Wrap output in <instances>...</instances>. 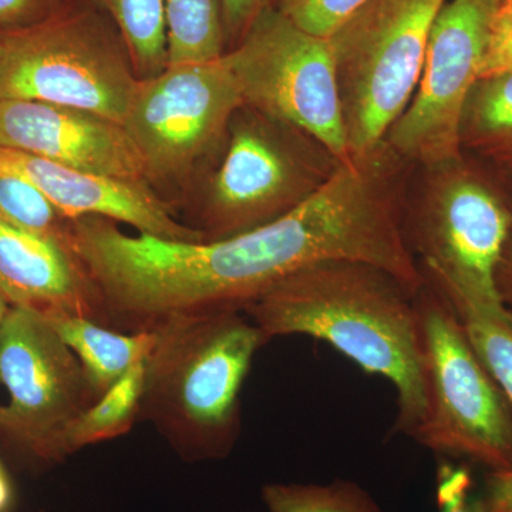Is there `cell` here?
Masks as SVG:
<instances>
[{
	"label": "cell",
	"instance_id": "6da1fadb",
	"mask_svg": "<svg viewBox=\"0 0 512 512\" xmlns=\"http://www.w3.org/2000/svg\"><path fill=\"white\" fill-rule=\"evenodd\" d=\"M66 242L93 286L103 325L138 333L244 312L289 276L322 262L380 264L389 225L372 185L339 168L295 210L235 237L170 241L84 217L69 221Z\"/></svg>",
	"mask_w": 512,
	"mask_h": 512
},
{
	"label": "cell",
	"instance_id": "7a4b0ae2",
	"mask_svg": "<svg viewBox=\"0 0 512 512\" xmlns=\"http://www.w3.org/2000/svg\"><path fill=\"white\" fill-rule=\"evenodd\" d=\"M268 340L303 335L328 343L396 390L393 431L413 437L426 414L414 295L377 266L328 261L309 266L244 309Z\"/></svg>",
	"mask_w": 512,
	"mask_h": 512
},
{
	"label": "cell",
	"instance_id": "3957f363",
	"mask_svg": "<svg viewBox=\"0 0 512 512\" xmlns=\"http://www.w3.org/2000/svg\"><path fill=\"white\" fill-rule=\"evenodd\" d=\"M156 333L140 420L188 463L224 460L241 434L242 386L268 338L244 312L180 320Z\"/></svg>",
	"mask_w": 512,
	"mask_h": 512
},
{
	"label": "cell",
	"instance_id": "277c9868",
	"mask_svg": "<svg viewBox=\"0 0 512 512\" xmlns=\"http://www.w3.org/2000/svg\"><path fill=\"white\" fill-rule=\"evenodd\" d=\"M423 170V183L412 198L406 195L403 214L404 237L421 274L458 318L512 325L495 282L511 208L461 158Z\"/></svg>",
	"mask_w": 512,
	"mask_h": 512
},
{
	"label": "cell",
	"instance_id": "5b68a950",
	"mask_svg": "<svg viewBox=\"0 0 512 512\" xmlns=\"http://www.w3.org/2000/svg\"><path fill=\"white\" fill-rule=\"evenodd\" d=\"M426 414L413 439L443 457L488 471L512 468V409L464 323L437 289L414 296Z\"/></svg>",
	"mask_w": 512,
	"mask_h": 512
},
{
	"label": "cell",
	"instance_id": "8992f818",
	"mask_svg": "<svg viewBox=\"0 0 512 512\" xmlns=\"http://www.w3.org/2000/svg\"><path fill=\"white\" fill-rule=\"evenodd\" d=\"M447 0H367L329 36L350 156L384 141L419 83Z\"/></svg>",
	"mask_w": 512,
	"mask_h": 512
},
{
	"label": "cell",
	"instance_id": "52a82bcc",
	"mask_svg": "<svg viewBox=\"0 0 512 512\" xmlns=\"http://www.w3.org/2000/svg\"><path fill=\"white\" fill-rule=\"evenodd\" d=\"M3 40L0 100L57 104L124 123L138 79L106 13L63 12Z\"/></svg>",
	"mask_w": 512,
	"mask_h": 512
},
{
	"label": "cell",
	"instance_id": "ba28073f",
	"mask_svg": "<svg viewBox=\"0 0 512 512\" xmlns=\"http://www.w3.org/2000/svg\"><path fill=\"white\" fill-rule=\"evenodd\" d=\"M212 180L198 232L202 241L244 234L284 217L336 173L338 158L299 128L241 107Z\"/></svg>",
	"mask_w": 512,
	"mask_h": 512
},
{
	"label": "cell",
	"instance_id": "9c48e42d",
	"mask_svg": "<svg viewBox=\"0 0 512 512\" xmlns=\"http://www.w3.org/2000/svg\"><path fill=\"white\" fill-rule=\"evenodd\" d=\"M0 446L30 468L45 470L70 457L67 431L94 402L79 359L49 320L10 308L0 323Z\"/></svg>",
	"mask_w": 512,
	"mask_h": 512
},
{
	"label": "cell",
	"instance_id": "30bf717a",
	"mask_svg": "<svg viewBox=\"0 0 512 512\" xmlns=\"http://www.w3.org/2000/svg\"><path fill=\"white\" fill-rule=\"evenodd\" d=\"M224 59L245 106L305 131L339 161L349 160L329 37L306 32L274 6L254 20Z\"/></svg>",
	"mask_w": 512,
	"mask_h": 512
},
{
	"label": "cell",
	"instance_id": "8fae6325",
	"mask_svg": "<svg viewBox=\"0 0 512 512\" xmlns=\"http://www.w3.org/2000/svg\"><path fill=\"white\" fill-rule=\"evenodd\" d=\"M491 5L447 0L434 20L416 92L384 137L404 163L424 168L461 158V124L480 76Z\"/></svg>",
	"mask_w": 512,
	"mask_h": 512
},
{
	"label": "cell",
	"instance_id": "7c38bea8",
	"mask_svg": "<svg viewBox=\"0 0 512 512\" xmlns=\"http://www.w3.org/2000/svg\"><path fill=\"white\" fill-rule=\"evenodd\" d=\"M244 97L224 56L212 62L167 66L138 80L123 126L147 174L188 170L227 133Z\"/></svg>",
	"mask_w": 512,
	"mask_h": 512
},
{
	"label": "cell",
	"instance_id": "4fadbf2b",
	"mask_svg": "<svg viewBox=\"0 0 512 512\" xmlns=\"http://www.w3.org/2000/svg\"><path fill=\"white\" fill-rule=\"evenodd\" d=\"M0 147L101 177L144 181L148 175L123 124L73 107L0 100Z\"/></svg>",
	"mask_w": 512,
	"mask_h": 512
},
{
	"label": "cell",
	"instance_id": "5bb4252c",
	"mask_svg": "<svg viewBox=\"0 0 512 512\" xmlns=\"http://www.w3.org/2000/svg\"><path fill=\"white\" fill-rule=\"evenodd\" d=\"M0 177L20 178L32 184L67 221L100 217L130 225L138 234L170 241H202L200 232L177 221L170 207L143 181L84 173L6 147H0Z\"/></svg>",
	"mask_w": 512,
	"mask_h": 512
},
{
	"label": "cell",
	"instance_id": "9a60e30c",
	"mask_svg": "<svg viewBox=\"0 0 512 512\" xmlns=\"http://www.w3.org/2000/svg\"><path fill=\"white\" fill-rule=\"evenodd\" d=\"M0 295L10 308L79 316L103 325L89 278L63 239L32 234L0 220Z\"/></svg>",
	"mask_w": 512,
	"mask_h": 512
},
{
	"label": "cell",
	"instance_id": "2e32d148",
	"mask_svg": "<svg viewBox=\"0 0 512 512\" xmlns=\"http://www.w3.org/2000/svg\"><path fill=\"white\" fill-rule=\"evenodd\" d=\"M47 320L79 359L94 400L131 367L147 360L158 339L156 332H120L79 316L63 315Z\"/></svg>",
	"mask_w": 512,
	"mask_h": 512
},
{
	"label": "cell",
	"instance_id": "e0dca14e",
	"mask_svg": "<svg viewBox=\"0 0 512 512\" xmlns=\"http://www.w3.org/2000/svg\"><path fill=\"white\" fill-rule=\"evenodd\" d=\"M167 66L198 64L225 55L222 0H164Z\"/></svg>",
	"mask_w": 512,
	"mask_h": 512
},
{
	"label": "cell",
	"instance_id": "ac0fdd59",
	"mask_svg": "<svg viewBox=\"0 0 512 512\" xmlns=\"http://www.w3.org/2000/svg\"><path fill=\"white\" fill-rule=\"evenodd\" d=\"M146 384V360L137 363L99 399L94 400L67 431L70 456L84 447L124 436L140 420Z\"/></svg>",
	"mask_w": 512,
	"mask_h": 512
},
{
	"label": "cell",
	"instance_id": "d6986e66",
	"mask_svg": "<svg viewBox=\"0 0 512 512\" xmlns=\"http://www.w3.org/2000/svg\"><path fill=\"white\" fill-rule=\"evenodd\" d=\"M461 146L512 167V72L478 80L468 96Z\"/></svg>",
	"mask_w": 512,
	"mask_h": 512
},
{
	"label": "cell",
	"instance_id": "ffe728a7",
	"mask_svg": "<svg viewBox=\"0 0 512 512\" xmlns=\"http://www.w3.org/2000/svg\"><path fill=\"white\" fill-rule=\"evenodd\" d=\"M106 13L126 45L137 79H148L167 67L164 0H92Z\"/></svg>",
	"mask_w": 512,
	"mask_h": 512
},
{
	"label": "cell",
	"instance_id": "44dd1931",
	"mask_svg": "<svg viewBox=\"0 0 512 512\" xmlns=\"http://www.w3.org/2000/svg\"><path fill=\"white\" fill-rule=\"evenodd\" d=\"M261 497L269 512H383L365 488L349 480L269 483Z\"/></svg>",
	"mask_w": 512,
	"mask_h": 512
},
{
	"label": "cell",
	"instance_id": "7402d4cb",
	"mask_svg": "<svg viewBox=\"0 0 512 512\" xmlns=\"http://www.w3.org/2000/svg\"><path fill=\"white\" fill-rule=\"evenodd\" d=\"M0 220L32 234L66 241L62 214L32 184L15 177H0Z\"/></svg>",
	"mask_w": 512,
	"mask_h": 512
},
{
	"label": "cell",
	"instance_id": "603a6c76",
	"mask_svg": "<svg viewBox=\"0 0 512 512\" xmlns=\"http://www.w3.org/2000/svg\"><path fill=\"white\" fill-rule=\"evenodd\" d=\"M461 322L512 409V325L488 318H463Z\"/></svg>",
	"mask_w": 512,
	"mask_h": 512
},
{
	"label": "cell",
	"instance_id": "cb8c5ba5",
	"mask_svg": "<svg viewBox=\"0 0 512 512\" xmlns=\"http://www.w3.org/2000/svg\"><path fill=\"white\" fill-rule=\"evenodd\" d=\"M367 0H279L276 8L299 28L329 37Z\"/></svg>",
	"mask_w": 512,
	"mask_h": 512
},
{
	"label": "cell",
	"instance_id": "d4e9b609",
	"mask_svg": "<svg viewBox=\"0 0 512 512\" xmlns=\"http://www.w3.org/2000/svg\"><path fill=\"white\" fill-rule=\"evenodd\" d=\"M512 72V0H494L478 80Z\"/></svg>",
	"mask_w": 512,
	"mask_h": 512
},
{
	"label": "cell",
	"instance_id": "484cf974",
	"mask_svg": "<svg viewBox=\"0 0 512 512\" xmlns=\"http://www.w3.org/2000/svg\"><path fill=\"white\" fill-rule=\"evenodd\" d=\"M436 498L439 512H487L471 471L450 460L441 461L437 468Z\"/></svg>",
	"mask_w": 512,
	"mask_h": 512
},
{
	"label": "cell",
	"instance_id": "4316f807",
	"mask_svg": "<svg viewBox=\"0 0 512 512\" xmlns=\"http://www.w3.org/2000/svg\"><path fill=\"white\" fill-rule=\"evenodd\" d=\"M69 0H0V32H23L66 12Z\"/></svg>",
	"mask_w": 512,
	"mask_h": 512
},
{
	"label": "cell",
	"instance_id": "83f0119b",
	"mask_svg": "<svg viewBox=\"0 0 512 512\" xmlns=\"http://www.w3.org/2000/svg\"><path fill=\"white\" fill-rule=\"evenodd\" d=\"M278 2L279 0H222L227 42L231 40L237 45L254 20L266 9L274 8Z\"/></svg>",
	"mask_w": 512,
	"mask_h": 512
},
{
	"label": "cell",
	"instance_id": "f1b7e54d",
	"mask_svg": "<svg viewBox=\"0 0 512 512\" xmlns=\"http://www.w3.org/2000/svg\"><path fill=\"white\" fill-rule=\"evenodd\" d=\"M481 494L487 512H512V468L488 471Z\"/></svg>",
	"mask_w": 512,
	"mask_h": 512
},
{
	"label": "cell",
	"instance_id": "f546056e",
	"mask_svg": "<svg viewBox=\"0 0 512 512\" xmlns=\"http://www.w3.org/2000/svg\"><path fill=\"white\" fill-rule=\"evenodd\" d=\"M495 282L501 302L512 315V224L498 264Z\"/></svg>",
	"mask_w": 512,
	"mask_h": 512
},
{
	"label": "cell",
	"instance_id": "4dcf8cb0",
	"mask_svg": "<svg viewBox=\"0 0 512 512\" xmlns=\"http://www.w3.org/2000/svg\"><path fill=\"white\" fill-rule=\"evenodd\" d=\"M13 503H15V490H13L12 480L6 468L0 463V512L12 511Z\"/></svg>",
	"mask_w": 512,
	"mask_h": 512
},
{
	"label": "cell",
	"instance_id": "1f68e13d",
	"mask_svg": "<svg viewBox=\"0 0 512 512\" xmlns=\"http://www.w3.org/2000/svg\"><path fill=\"white\" fill-rule=\"evenodd\" d=\"M10 306L8 305V302L3 299V296L0 295V323H2V320L5 319L6 313L9 312Z\"/></svg>",
	"mask_w": 512,
	"mask_h": 512
},
{
	"label": "cell",
	"instance_id": "d6a6232c",
	"mask_svg": "<svg viewBox=\"0 0 512 512\" xmlns=\"http://www.w3.org/2000/svg\"><path fill=\"white\" fill-rule=\"evenodd\" d=\"M3 52H5V40L0 39V59H2Z\"/></svg>",
	"mask_w": 512,
	"mask_h": 512
},
{
	"label": "cell",
	"instance_id": "836d02e7",
	"mask_svg": "<svg viewBox=\"0 0 512 512\" xmlns=\"http://www.w3.org/2000/svg\"><path fill=\"white\" fill-rule=\"evenodd\" d=\"M487 2H488V3H493V2H494V0H487Z\"/></svg>",
	"mask_w": 512,
	"mask_h": 512
},
{
	"label": "cell",
	"instance_id": "e575fe53",
	"mask_svg": "<svg viewBox=\"0 0 512 512\" xmlns=\"http://www.w3.org/2000/svg\"><path fill=\"white\" fill-rule=\"evenodd\" d=\"M9 512H15V511L12 510V511H9ZM39 512H43V511H39Z\"/></svg>",
	"mask_w": 512,
	"mask_h": 512
}]
</instances>
